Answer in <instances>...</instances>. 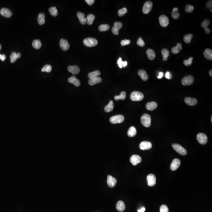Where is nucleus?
<instances>
[{"instance_id": "obj_1", "label": "nucleus", "mask_w": 212, "mask_h": 212, "mask_svg": "<svg viewBox=\"0 0 212 212\" xmlns=\"http://www.w3.org/2000/svg\"><path fill=\"white\" fill-rule=\"evenodd\" d=\"M131 100L134 101H139L142 100L144 98L143 94L138 91H134L130 95Z\"/></svg>"}, {"instance_id": "obj_2", "label": "nucleus", "mask_w": 212, "mask_h": 212, "mask_svg": "<svg viewBox=\"0 0 212 212\" xmlns=\"http://www.w3.org/2000/svg\"><path fill=\"white\" fill-rule=\"evenodd\" d=\"M141 121L143 126L145 127H149L151 125V118L150 115L148 114H143L141 116Z\"/></svg>"}, {"instance_id": "obj_3", "label": "nucleus", "mask_w": 212, "mask_h": 212, "mask_svg": "<svg viewBox=\"0 0 212 212\" xmlns=\"http://www.w3.org/2000/svg\"><path fill=\"white\" fill-rule=\"evenodd\" d=\"M172 147L176 152L182 156H185L187 154V151L186 149L182 147L180 145L174 143L172 145Z\"/></svg>"}, {"instance_id": "obj_4", "label": "nucleus", "mask_w": 212, "mask_h": 212, "mask_svg": "<svg viewBox=\"0 0 212 212\" xmlns=\"http://www.w3.org/2000/svg\"><path fill=\"white\" fill-rule=\"evenodd\" d=\"M83 43L86 46L89 47H95L98 43V41L96 39L93 38H87L84 39Z\"/></svg>"}, {"instance_id": "obj_5", "label": "nucleus", "mask_w": 212, "mask_h": 212, "mask_svg": "<svg viewBox=\"0 0 212 212\" xmlns=\"http://www.w3.org/2000/svg\"><path fill=\"white\" fill-rule=\"evenodd\" d=\"M110 120V122L113 124L121 123L124 121V117L121 115H117L112 116Z\"/></svg>"}, {"instance_id": "obj_6", "label": "nucleus", "mask_w": 212, "mask_h": 212, "mask_svg": "<svg viewBox=\"0 0 212 212\" xmlns=\"http://www.w3.org/2000/svg\"><path fill=\"white\" fill-rule=\"evenodd\" d=\"M194 82V77L191 75L185 76L181 80V83L184 86L191 85Z\"/></svg>"}, {"instance_id": "obj_7", "label": "nucleus", "mask_w": 212, "mask_h": 212, "mask_svg": "<svg viewBox=\"0 0 212 212\" xmlns=\"http://www.w3.org/2000/svg\"><path fill=\"white\" fill-rule=\"evenodd\" d=\"M153 4L151 1H147L145 2L142 11L143 14H147L150 12L152 9Z\"/></svg>"}, {"instance_id": "obj_8", "label": "nucleus", "mask_w": 212, "mask_h": 212, "mask_svg": "<svg viewBox=\"0 0 212 212\" xmlns=\"http://www.w3.org/2000/svg\"><path fill=\"white\" fill-rule=\"evenodd\" d=\"M197 140L200 144L201 145H205L208 141L207 136L205 134L199 133L197 135Z\"/></svg>"}, {"instance_id": "obj_9", "label": "nucleus", "mask_w": 212, "mask_h": 212, "mask_svg": "<svg viewBox=\"0 0 212 212\" xmlns=\"http://www.w3.org/2000/svg\"><path fill=\"white\" fill-rule=\"evenodd\" d=\"M159 22L161 26L163 27H167L169 24L168 18L165 15H162L159 17Z\"/></svg>"}, {"instance_id": "obj_10", "label": "nucleus", "mask_w": 212, "mask_h": 212, "mask_svg": "<svg viewBox=\"0 0 212 212\" xmlns=\"http://www.w3.org/2000/svg\"><path fill=\"white\" fill-rule=\"evenodd\" d=\"M122 24L121 22H116L114 23V26L112 29V31L114 34L115 35L119 34V30L122 28Z\"/></svg>"}, {"instance_id": "obj_11", "label": "nucleus", "mask_w": 212, "mask_h": 212, "mask_svg": "<svg viewBox=\"0 0 212 212\" xmlns=\"http://www.w3.org/2000/svg\"><path fill=\"white\" fill-rule=\"evenodd\" d=\"M142 161L141 157L138 155H133L130 158V162L133 165H136L137 164L140 163Z\"/></svg>"}, {"instance_id": "obj_12", "label": "nucleus", "mask_w": 212, "mask_h": 212, "mask_svg": "<svg viewBox=\"0 0 212 212\" xmlns=\"http://www.w3.org/2000/svg\"><path fill=\"white\" fill-rule=\"evenodd\" d=\"M152 147V144L149 141H143L141 143L140 145V148L142 150H149Z\"/></svg>"}, {"instance_id": "obj_13", "label": "nucleus", "mask_w": 212, "mask_h": 212, "mask_svg": "<svg viewBox=\"0 0 212 212\" xmlns=\"http://www.w3.org/2000/svg\"><path fill=\"white\" fill-rule=\"evenodd\" d=\"M147 180L148 181V185L150 187L155 185L156 184V177L154 175L150 174L147 176Z\"/></svg>"}, {"instance_id": "obj_14", "label": "nucleus", "mask_w": 212, "mask_h": 212, "mask_svg": "<svg viewBox=\"0 0 212 212\" xmlns=\"http://www.w3.org/2000/svg\"><path fill=\"white\" fill-rule=\"evenodd\" d=\"M107 183L110 188H113L117 183L116 179L111 175H108L107 179Z\"/></svg>"}, {"instance_id": "obj_15", "label": "nucleus", "mask_w": 212, "mask_h": 212, "mask_svg": "<svg viewBox=\"0 0 212 212\" xmlns=\"http://www.w3.org/2000/svg\"><path fill=\"white\" fill-rule=\"evenodd\" d=\"M180 164H181V162L179 159H174L172 161L170 165V169L173 171L176 170L179 167Z\"/></svg>"}, {"instance_id": "obj_16", "label": "nucleus", "mask_w": 212, "mask_h": 212, "mask_svg": "<svg viewBox=\"0 0 212 212\" xmlns=\"http://www.w3.org/2000/svg\"><path fill=\"white\" fill-rule=\"evenodd\" d=\"M0 14L6 17H10L12 16V11L6 8H2L0 10Z\"/></svg>"}, {"instance_id": "obj_17", "label": "nucleus", "mask_w": 212, "mask_h": 212, "mask_svg": "<svg viewBox=\"0 0 212 212\" xmlns=\"http://www.w3.org/2000/svg\"><path fill=\"white\" fill-rule=\"evenodd\" d=\"M60 47L64 51L68 50L70 48V45L67 40L61 39L60 42Z\"/></svg>"}, {"instance_id": "obj_18", "label": "nucleus", "mask_w": 212, "mask_h": 212, "mask_svg": "<svg viewBox=\"0 0 212 212\" xmlns=\"http://www.w3.org/2000/svg\"><path fill=\"white\" fill-rule=\"evenodd\" d=\"M68 70L74 75H76L80 72V69L78 66H69L68 68Z\"/></svg>"}, {"instance_id": "obj_19", "label": "nucleus", "mask_w": 212, "mask_h": 212, "mask_svg": "<svg viewBox=\"0 0 212 212\" xmlns=\"http://www.w3.org/2000/svg\"><path fill=\"white\" fill-rule=\"evenodd\" d=\"M77 15L81 23L84 25L87 23V19L85 18V15L84 13L78 12Z\"/></svg>"}, {"instance_id": "obj_20", "label": "nucleus", "mask_w": 212, "mask_h": 212, "mask_svg": "<svg viewBox=\"0 0 212 212\" xmlns=\"http://www.w3.org/2000/svg\"><path fill=\"white\" fill-rule=\"evenodd\" d=\"M68 82L74 84L75 86H77V87H78V86H80L81 84V82L80 80L77 79L76 77L74 76L69 78L68 79Z\"/></svg>"}, {"instance_id": "obj_21", "label": "nucleus", "mask_w": 212, "mask_h": 212, "mask_svg": "<svg viewBox=\"0 0 212 212\" xmlns=\"http://www.w3.org/2000/svg\"><path fill=\"white\" fill-rule=\"evenodd\" d=\"M185 101L187 104L190 106H194L197 103V100L196 99L189 97L185 98Z\"/></svg>"}, {"instance_id": "obj_22", "label": "nucleus", "mask_w": 212, "mask_h": 212, "mask_svg": "<svg viewBox=\"0 0 212 212\" xmlns=\"http://www.w3.org/2000/svg\"><path fill=\"white\" fill-rule=\"evenodd\" d=\"M116 209L119 212H123L125 209V204L122 201H119L117 203L116 206Z\"/></svg>"}, {"instance_id": "obj_23", "label": "nucleus", "mask_w": 212, "mask_h": 212, "mask_svg": "<svg viewBox=\"0 0 212 212\" xmlns=\"http://www.w3.org/2000/svg\"><path fill=\"white\" fill-rule=\"evenodd\" d=\"M146 107L148 110L152 111L155 110L158 107V104L155 102H150L147 104Z\"/></svg>"}, {"instance_id": "obj_24", "label": "nucleus", "mask_w": 212, "mask_h": 212, "mask_svg": "<svg viewBox=\"0 0 212 212\" xmlns=\"http://www.w3.org/2000/svg\"><path fill=\"white\" fill-rule=\"evenodd\" d=\"M138 74L139 76L144 81H146L148 80V75L144 70H139L138 72Z\"/></svg>"}, {"instance_id": "obj_25", "label": "nucleus", "mask_w": 212, "mask_h": 212, "mask_svg": "<svg viewBox=\"0 0 212 212\" xmlns=\"http://www.w3.org/2000/svg\"><path fill=\"white\" fill-rule=\"evenodd\" d=\"M21 57V54L20 53H16V52H13L11 54L10 59H11V63H14L16 61V59L19 58Z\"/></svg>"}, {"instance_id": "obj_26", "label": "nucleus", "mask_w": 212, "mask_h": 212, "mask_svg": "<svg viewBox=\"0 0 212 212\" xmlns=\"http://www.w3.org/2000/svg\"><path fill=\"white\" fill-rule=\"evenodd\" d=\"M147 57L149 59L153 60L155 59L156 57V53L152 49H148L146 51Z\"/></svg>"}, {"instance_id": "obj_27", "label": "nucleus", "mask_w": 212, "mask_h": 212, "mask_svg": "<svg viewBox=\"0 0 212 212\" xmlns=\"http://www.w3.org/2000/svg\"><path fill=\"white\" fill-rule=\"evenodd\" d=\"M102 82V79L99 77L94 78L90 79L88 80V83L91 86L99 83Z\"/></svg>"}, {"instance_id": "obj_28", "label": "nucleus", "mask_w": 212, "mask_h": 212, "mask_svg": "<svg viewBox=\"0 0 212 212\" xmlns=\"http://www.w3.org/2000/svg\"><path fill=\"white\" fill-rule=\"evenodd\" d=\"M182 49V45L180 43H178L177 45L174 47L172 48L171 49V52L173 54H177Z\"/></svg>"}, {"instance_id": "obj_29", "label": "nucleus", "mask_w": 212, "mask_h": 212, "mask_svg": "<svg viewBox=\"0 0 212 212\" xmlns=\"http://www.w3.org/2000/svg\"><path fill=\"white\" fill-rule=\"evenodd\" d=\"M203 55L206 59L208 60H212V50L210 49H205L203 53Z\"/></svg>"}, {"instance_id": "obj_30", "label": "nucleus", "mask_w": 212, "mask_h": 212, "mask_svg": "<svg viewBox=\"0 0 212 212\" xmlns=\"http://www.w3.org/2000/svg\"><path fill=\"white\" fill-rule=\"evenodd\" d=\"M137 133V130L136 128L134 127H131L128 130L127 132L128 136L130 137H133L136 136Z\"/></svg>"}, {"instance_id": "obj_31", "label": "nucleus", "mask_w": 212, "mask_h": 212, "mask_svg": "<svg viewBox=\"0 0 212 212\" xmlns=\"http://www.w3.org/2000/svg\"><path fill=\"white\" fill-rule=\"evenodd\" d=\"M114 108L113 101L112 100L110 101L109 104L106 106L105 107V111L107 113H109L110 112L112 111Z\"/></svg>"}, {"instance_id": "obj_32", "label": "nucleus", "mask_w": 212, "mask_h": 212, "mask_svg": "<svg viewBox=\"0 0 212 212\" xmlns=\"http://www.w3.org/2000/svg\"><path fill=\"white\" fill-rule=\"evenodd\" d=\"M45 16L44 14L43 13H40L39 14L38 18H37V21L39 25H43L45 23Z\"/></svg>"}, {"instance_id": "obj_33", "label": "nucleus", "mask_w": 212, "mask_h": 212, "mask_svg": "<svg viewBox=\"0 0 212 212\" xmlns=\"http://www.w3.org/2000/svg\"><path fill=\"white\" fill-rule=\"evenodd\" d=\"M101 75V72L98 70L95 71L94 72L89 73L88 74V77L89 79L94 78L98 77Z\"/></svg>"}, {"instance_id": "obj_34", "label": "nucleus", "mask_w": 212, "mask_h": 212, "mask_svg": "<svg viewBox=\"0 0 212 212\" xmlns=\"http://www.w3.org/2000/svg\"><path fill=\"white\" fill-rule=\"evenodd\" d=\"M171 15L173 18L175 19H177L179 18L180 14L178 12V9L177 8H174V9L172 10Z\"/></svg>"}, {"instance_id": "obj_35", "label": "nucleus", "mask_w": 212, "mask_h": 212, "mask_svg": "<svg viewBox=\"0 0 212 212\" xmlns=\"http://www.w3.org/2000/svg\"><path fill=\"white\" fill-rule=\"evenodd\" d=\"M162 53L163 55V59L164 61H166L170 55V52L167 49H163L162 50Z\"/></svg>"}, {"instance_id": "obj_36", "label": "nucleus", "mask_w": 212, "mask_h": 212, "mask_svg": "<svg viewBox=\"0 0 212 212\" xmlns=\"http://www.w3.org/2000/svg\"><path fill=\"white\" fill-rule=\"evenodd\" d=\"M126 98V92L125 91H123L121 93H120V95L119 96H115L114 97V99L116 101H118L119 100H123L125 99Z\"/></svg>"}, {"instance_id": "obj_37", "label": "nucleus", "mask_w": 212, "mask_h": 212, "mask_svg": "<svg viewBox=\"0 0 212 212\" xmlns=\"http://www.w3.org/2000/svg\"><path fill=\"white\" fill-rule=\"evenodd\" d=\"M117 65H118L119 67L120 68H122L123 67H125L127 66V61H122V58L121 57H119V59L117 60Z\"/></svg>"}, {"instance_id": "obj_38", "label": "nucleus", "mask_w": 212, "mask_h": 212, "mask_svg": "<svg viewBox=\"0 0 212 212\" xmlns=\"http://www.w3.org/2000/svg\"><path fill=\"white\" fill-rule=\"evenodd\" d=\"M95 18V16L94 15L92 14L88 15L86 17L87 24L90 25H92L93 24Z\"/></svg>"}, {"instance_id": "obj_39", "label": "nucleus", "mask_w": 212, "mask_h": 212, "mask_svg": "<svg viewBox=\"0 0 212 212\" xmlns=\"http://www.w3.org/2000/svg\"><path fill=\"white\" fill-rule=\"evenodd\" d=\"M42 44L39 40H35L32 43V46L34 49H39L41 48Z\"/></svg>"}, {"instance_id": "obj_40", "label": "nucleus", "mask_w": 212, "mask_h": 212, "mask_svg": "<svg viewBox=\"0 0 212 212\" xmlns=\"http://www.w3.org/2000/svg\"><path fill=\"white\" fill-rule=\"evenodd\" d=\"M193 35L192 34H187L185 35L183 37L184 42L186 43H189L193 38Z\"/></svg>"}, {"instance_id": "obj_41", "label": "nucleus", "mask_w": 212, "mask_h": 212, "mask_svg": "<svg viewBox=\"0 0 212 212\" xmlns=\"http://www.w3.org/2000/svg\"><path fill=\"white\" fill-rule=\"evenodd\" d=\"M49 11L51 16H56L58 14V11L55 7H52L49 8Z\"/></svg>"}, {"instance_id": "obj_42", "label": "nucleus", "mask_w": 212, "mask_h": 212, "mask_svg": "<svg viewBox=\"0 0 212 212\" xmlns=\"http://www.w3.org/2000/svg\"><path fill=\"white\" fill-rule=\"evenodd\" d=\"M110 26L108 24H101L99 26V30L101 32H105L109 30Z\"/></svg>"}, {"instance_id": "obj_43", "label": "nucleus", "mask_w": 212, "mask_h": 212, "mask_svg": "<svg viewBox=\"0 0 212 212\" xmlns=\"http://www.w3.org/2000/svg\"><path fill=\"white\" fill-rule=\"evenodd\" d=\"M51 70H52V67H51V66L47 65L44 66L41 71H42V72H45L49 73L51 71Z\"/></svg>"}, {"instance_id": "obj_44", "label": "nucleus", "mask_w": 212, "mask_h": 212, "mask_svg": "<svg viewBox=\"0 0 212 212\" xmlns=\"http://www.w3.org/2000/svg\"><path fill=\"white\" fill-rule=\"evenodd\" d=\"M194 10V6L190 4H187L185 7V11L187 13H191Z\"/></svg>"}, {"instance_id": "obj_45", "label": "nucleus", "mask_w": 212, "mask_h": 212, "mask_svg": "<svg viewBox=\"0 0 212 212\" xmlns=\"http://www.w3.org/2000/svg\"><path fill=\"white\" fill-rule=\"evenodd\" d=\"M127 12V8H123L122 9H120L118 12V16H124L125 14Z\"/></svg>"}, {"instance_id": "obj_46", "label": "nucleus", "mask_w": 212, "mask_h": 212, "mask_svg": "<svg viewBox=\"0 0 212 212\" xmlns=\"http://www.w3.org/2000/svg\"><path fill=\"white\" fill-rule=\"evenodd\" d=\"M193 57H190V58H189L188 60H184V61H183V64L185 66H190L193 63Z\"/></svg>"}, {"instance_id": "obj_47", "label": "nucleus", "mask_w": 212, "mask_h": 212, "mask_svg": "<svg viewBox=\"0 0 212 212\" xmlns=\"http://www.w3.org/2000/svg\"><path fill=\"white\" fill-rule=\"evenodd\" d=\"M210 24V21L208 19H205L203 20V22L201 23V26L202 27L205 28H207Z\"/></svg>"}, {"instance_id": "obj_48", "label": "nucleus", "mask_w": 212, "mask_h": 212, "mask_svg": "<svg viewBox=\"0 0 212 212\" xmlns=\"http://www.w3.org/2000/svg\"><path fill=\"white\" fill-rule=\"evenodd\" d=\"M160 212H169L168 207L167 205H162L160 207Z\"/></svg>"}, {"instance_id": "obj_49", "label": "nucleus", "mask_w": 212, "mask_h": 212, "mask_svg": "<svg viewBox=\"0 0 212 212\" xmlns=\"http://www.w3.org/2000/svg\"><path fill=\"white\" fill-rule=\"evenodd\" d=\"M137 45H138V46H140L141 47H144L145 45L144 41H143L142 38H141V37H140V38H139L138 41H137Z\"/></svg>"}, {"instance_id": "obj_50", "label": "nucleus", "mask_w": 212, "mask_h": 212, "mask_svg": "<svg viewBox=\"0 0 212 212\" xmlns=\"http://www.w3.org/2000/svg\"><path fill=\"white\" fill-rule=\"evenodd\" d=\"M130 40L128 39H125V40H122L121 42V45L123 46L127 45L130 44Z\"/></svg>"}, {"instance_id": "obj_51", "label": "nucleus", "mask_w": 212, "mask_h": 212, "mask_svg": "<svg viewBox=\"0 0 212 212\" xmlns=\"http://www.w3.org/2000/svg\"><path fill=\"white\" fill-rule=\"evenodd\" d=\"M212 0H209L207 2L206 4V7L207 8H211L212 7Z\"/></svg>"}, {"instance_id": "obj_52", "label": "nucleus", "mask_w": 212, "mask_h": 212, "mask_svg": "<svg viewBox=\"0 0 212 212\" xmlns=\"http://www.w3.org/2000/svg\"><path fill=\"white\" fill-rule=\"evenodd\" d=\"M165 78H166L170 80V79L171 78V74H170V72H167L165 74Z\"/></svg>"}, {"instance_id": "obj_53", "label": "nucleus", "mask_w": 212, "mask_h": 212, "mask_svg": "<svg viewBox=\"0 0 212 212\" xmlns=\"http://www.w3.org/2000/svg\"><path fill=\"white\" fill-rule=\"evenodd\" d=\"M85 2H86L88 5L91 6L94 4V2H95V0H86Z\"/></svg>"}, {"instance_id": "obj_54", "label": "nucleus", "mask_w": 212, "mask_h": 212, "mask_svg": "<svg viewBox=\"0 0 212 212\" xmlns=\"http://www.w3.org/2000/svg\"><path fill=\"white\" fill-rule=\"evenodd\" d=\"M164 76L163 73V72H160L159 73V75L158 76V79H162L163 78Z\"/></svg>"}, {"instance_id": "obj_55", "label": "nucleus", "mask_w": 212, "mask_h": 212, "mask_svg": "<svg viewBox=\"0 0 212 212\" xmlns=\"http://www.w3.org/2000/svg\"><path fill=\"white\" fill-rule=\"evenodd\" d=\"M204 30H205V32L207 34H209V33H210V30L208 27L204 28Z\"/></svg>"}, {"instance_id": "obj_56", "label": "nucleus", "mask_w": 212, "mask_h": 212, "mask_svg": "<svg viewBox=\"0 0 212 212\" xmlns=\"http://www.w3.org/2000/svg\"><path fill=\"white\" fill-rule=\"evenodd\" d=\"M145 211V207H143L141 209H139V210H138V212H144Z\"/></svg>"}, {"instance_id": "obj_57", "label": "nucleus", "mask_w": 212, "mask_h": 212, "mask_svg": "<svg viewBox=\"0 0 212 212\" xmlns=\"http://www.w3.org/2000/svg\"><path fill=\"white\" fill-rule=\"evenodd\" d=\"M6 59V56L5 55L3 54L2 55V58H1V60H2V61H4V60Z\"/></svg>"}, {"instance_id": "obj_58", "label": "nucleus", "mask_w": 212, "mask_h": 212, "mask_svg": "<svg viewBox=\"0 0 212 212\" xmlns=\"http://www.w3.org/2000/svg\"><path fill=\"white\" fill-rule=\"evenodd\" d=\"M212 70H210L209 71V75H210V76L211 77H212Z\"/></svg>"}, {"instance_id": "obj_59", "label": "nucleus", "mask_w": 212, "mask_h": 212, "mask_svg": "<svg viewBox=\"0 0 212 212\" xmlns=\"http://www.w3.org/2000/svg\"><path fill=\"white\" fill-rule=\"evenodd\" d=\"M2 55L0 54V60H1V58H2Z\"/></svg>"}, {"instance_id": "obj_60", "label": "nucleus", "mask_w": 212, "mask_h": 212, "mask_svg": "<svg viewBox=\"0 0 212 212\" xmlns=\"http://www.w3.org/2000/svg\"><path fill=\"white\" fill-rule=\"evenodd\" d=\"M1 48H2V47H1V45H0V50H1Z\"/></svg>"}, {"instance_id": "obj_61", "label": "nucleus", "mask_w": 212, "mask_h": 212, "mask_svg": "<svg viewBox=\"0 0 212 212\" xmlns=\"http://www.w3.org/2000/svg\"><path fill=\"white\" fill-rule=\"evenodd\" d=\"M210 12H212V9H211H211L210 10Z\"/></svg>"}]
</instances>
